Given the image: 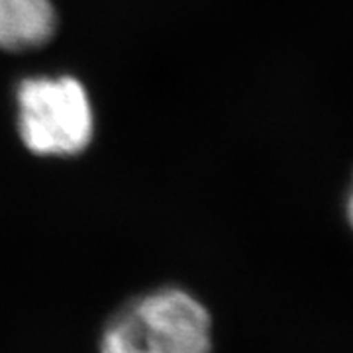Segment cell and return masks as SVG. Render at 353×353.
<instances>
[{"mask_svg":"<svg viewBox=\"0 0 353 353\" xmlns=\"http://www.w3.org/2000/svg\"><path fill=\"white\" fill-rule=\"evenodd\" d=\"M212 316L183 289H159L134 299L110 318L101 353H210Z\"/></svg>","mask_w":353,"mask_h":353,"instance_id":"1","label":"cell"},{"mask_svg":"<svg viewBox=\"0 0 353 353\" xmlns=\"http://www.w3.org/2000/svg\"><path fill=\"white\" fill-rule=\"evenodd\" d=\"M345 212H347V222L353 230V181L352 187H350V192H347V202H345Z\"/></svg>","mask_w":353,"mask_h":353,"instance_id":"4","label":"cell"},{"mask_svg":"<svg viewBox=\"0 0 353 353\" xmlns=\"http://www.w3.org/2000/svg\"><path fill=\"white\" fill-rule=\"evenodd\" d=\"M92 108L83 85L71 77L28 79L18 88V128L38 155H75L92 138Z\"/></svg>","mask_w":353,"mask_h":353,"instance_id":"2","label":"cell"},{"mask_svg":"<svg viewBox=\"0 0 353 353\" xmlns=\"http://www.w3.org/2000/svg\"><path fill=\"white\" fill-rule=\"evenodd\" d=\"M55 30L50 0H0V50L38 48Z\"/></svg>","mask_w":353,"mask_h":353,"instance_id":"3","label":"cell"}]
</instances>
